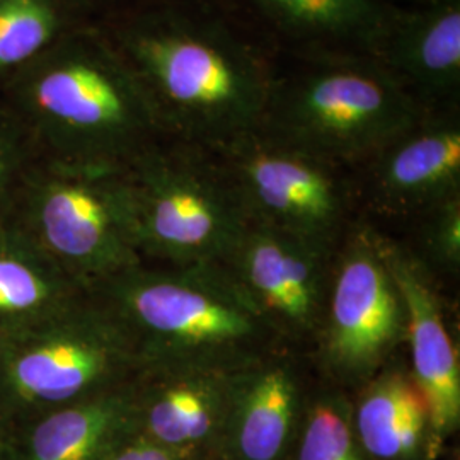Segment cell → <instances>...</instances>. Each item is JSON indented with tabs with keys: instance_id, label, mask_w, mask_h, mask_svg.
<instances>
[{
	"instance_id": "1",
	"label": "cell",
	"mask_w": 460,
	"mask_h": 460,
	"mask_svg": "<svg viewBox=\"0 0 460 460\" xmlns=\"http://www.w3.org/2000/svg\"><path fill=\"white\" fill-rule=\"evenodd\" d=\"M98 22L167 138L217 150L261 125L279 55L218 0H123Z\"/></svg>"
},
{
	"instance_id": "2",
	"label": "cell",
	"mask_w": 460,
	"mask_h": 460,
	"mask_svg": "<svg viewBox=\"0 0 460 460\" xmlns=\"http://www.w3.org/2000/svg\"><path fill=\"white\" fill-rule=\"evenodd\" d=\"M2 87L4 104L41 157L125 167L165 137L147 91L98 21L66 34Z\"/></svg>"
},
{
	"instance_id": "3",
	"label": "cell",
	"mask_w": 460,
	"mask_h": 460,
	"mask_svg": "<svg viewBox=\"0 0 460 460\" xmlns=\"http://www.w3.org/2000/svg\"><path fill=\"white\" fill-rule=\"evenodd\" d=\"M127 331L142 372H237L279 351V336L226 264H138L93 288Z\"/></svg>"
},
{
	"instance_id": "4",
	"label": "cell",
	"mask_w": 460,
	"mask_h": 460,
	"mask_svg": "<svg viewBox=\"0 0 460 460\" xmlns=\"http://www.w3.org/2000/svg\"><path fill=\"white\" fill-rule=\"evenodd\" d=\"M425 113L372 55H279L258 130L351 171Z\"/></svg>"
},
{
	"instance_id": "5",
	"label": "cell",
	"mask_w": 460,
	"mask_h": 460,
	"mask_svg": "<svg viewBox=\"0 0 460 460\" xmlns=\"http://www.w3.org/2000/svg\"><path fill=\"white\" fill-rule=\"evenodd\" d=\"M7 218L85 288L144 263L127 165L34 155Z\"/></svg>"
},
{
	"instance_id": "6",
	"label": "cell",
	"mask_w": 460,
	"mask_h": 460,
	"mask_svg": "<svg viewBox=\"0 0 460 460\" xmlns=\"http://www.w3.org/2000/svg\"><path fill=\"white\" fill-rule=\"evenodd\" d=\"M127 171L144 263L195 266L229 260L247 218L214 150L164 137Z\"/></svg>"
},
{
	"instance_id": "7",
	"label": "cell",
	"mask_w": 460,
	"mask_h": 460,
	"mask_svg": "<svg viewBox=\"0 0 460 460\" xmlns=\"http://www.w3.org/2000/svg\"><path fill=\"white\" fill-rule=\"evenodd\" d=\"M138 376L140 362L127 331L91 292L0 338V412L9 421L31 420Z\"/></svg>"
},
{
	"instance_id": "8",
	"label": "cell",
	"mask_w": 460,
	"mask_h": 460,
	"mask_svg": "<svg viewBox=\"0 0 460 460\" xmlns=\"http://www.w3.org/2000/svg\"><path fill=\"white\" fill-rule=\"evenodd\" d=\"M334 385L360 387L406 343V313L377 224L357 215L334 252L328 294L314 336Z\"/></svg>"
},
{
	"instance_id": "9",
	"label": "cell",
	"mask_w": 460,
	"mask_h": 460,
	"mask_svg": "<svg viewBox=\"0 0 460 460\" xmlns=\"http://www.w3.org/2000/svg\"><path fill=\"white\" fill-rule=\"evenodd\" d=\"M247 224L338 247L357 217L349 171L260 130L214 150Z\"/></svg>"
},
{
	"instance_id": "10",
	"label": "cell",
	"mask_w": 460,
	"mask_h": 460,
	"mask_svg": "<svg viewBox=\"0 0 460 460\" xmlns=\"http://www.w3.org/2000/svg\"><path fill=\"white\" fill-rule=\"evenodd\" d=\"M357 214L408 222L460 197V108L428 111L349 171Z\"/></svg>"
},
{
	"instance_id": "11",
	"label": "cell",
	"mask_w": 460,
	"mask_h": 460,
	"mask_svg": "<svg viewBox=\"0 0 460 460\" xmlns=\"http://www.w3.org/2000/svg\"><path fill=\"white\" fill-rule=\"evenodd\" d=\"M336 249L247 224L224 264L279 341H304L319 328Z\"/></svg>"
},
{
	"instance_id": "12",
	"label": "cell",
	"mask_w": 460,
	"mask_h": 460,
	"mask_svg": "<svg viewBox=\"0 0 460 460\" xmlns=\"http://www.w3.org/2000/svg\"><path fill=\"white\" fill-rule=\"evenodd\" d=\"M277 55H377L389 0H218Z\"/></svg>"
},
{
	"instance_id": "13",
	"label": "cell",
	"mask_w": 460,
	"mask_h": 460,
	"mask_svg": "<svg viewBox=\"0 0 460 460\" xmlns=\"http://www.w3.org/2000/svg\"><path fill=\"white\" fill-rule=\"evenodd\" d=\"M382 247L406 313L412 378L427 399L431 437L452 433L460 421V363L445 321L433 273L410 249L382 232Z\"/></svg>"
},
{
	"instance_id": "14",
	"label": "cell",
	"mask_w": 460,
	"mask_h": 460,
	"mask_svg": "<svg viewBox=\"0 0 460 460\" xmlns=\"http://www.w3.org/2000/svg\"><path fill=\"white\" fill-rule=\"evenodd\" d=\"M376 58L425 111L460 108V0L397 5Z\"/></svg>"
},
{
	"instance_id": "15",
	"label": "cell",
	"mask_w": 460,
	"mask_h": 460,
	"mask_svg": "<svg viewBox=\"0 0 460 460\" xmlns=\"http://www.w3.org/2000/svg\"><path fill=\"white\" fill-rule=\"evenodd\" d=\"M234 372L180 368L135 378L137 435L190 454L220 431Z\"/></svg>"
},
{
	"instance_id": "16",
	"label": "cell",
	"mask_w": 460,
	"mask_h": 460,
	"mask_svg": "<svg viewBox=\"0 0 460 460\" xmlns=\"http://www.w3.org/2000/svg\"><path fill=\"white\" fill-rule=\"evenodd\" d=\"M302 408L296 365L281 351L234 372L222 423L239 460H279L292 440Z\"/></svg>"
},
{
	"instance_id": "17",
	"label": "cell",
	"mask_w": 460,
	"mask_h": 460,
	"mask_svg": "<svg viewBox=\"0 0 460 460\" xmlns=\"http://www.w3.org/2000/svg\"><path fill=\"white\" fill-rule=\"evenodd\" d=\"M14 460H104L137 435L135 380L26 420Z\"/></svg>"
},
{
	"instance_id": "18",
	"label": "cell",
	"mask_w": 460,
	"mask_h": 460,
	"mask_svg": "<svg viewBox=\"0 0 460 460\" xmlns=\"http://www.w3.org/2000/svg\"><path fill=\"white\" fill-rule=\"evenodd\" d=\"M351 427L363 452L377 460H412L431 435L427 399L406 363L394 357L360 385Z\"/></svg>"
},
{
	"instance_id": "19",
	"label": "cell",
	"mask_w": 460,
	"mask_h": 460,
	"mask_svg": "<svg viewBox=\"0 0 460 460\" xmlns=\"http://www.w3.org/2000/svg\"><path fill=\"white\" fill-rule=\"evenodd\" d=\"M87 292L11 218L0 222V338L60 313Z\"/></svg>"
},
{
	"instance_id": "20",
	"label": "cell",
	"mask_w": 460,
	"mask_h": 460,
	"mask_svg": "<svg viewBox=\"0 0 460 460\" xmlns=\"http://www.w3.org/2000/svg\"><path fill=\"white\" fill-rule=\"evenodd\" d=\"M98 17L93 0H0V84Z\"/></svg>"
},
{
	"instance_id": "21",
	"label": "cell",
	"mask_w": 460,
	"mask_h": 460,
	"mask_svg": "<svg viewBox=\"0 0 460 460\" xmlns=\"http://www.w3.org/2000/svg\"><path fill=\"white\" fill-rule=\"evenodd\" d=\"M351 427V402L341 393L311 401L298 440L296 460H362Z\"/></svg>"
},
{
	"instance_id": "22",
	"label": "cell",
	"mask_w": 460,
	"mask_h": 460,
	"mask_svg": "<svg viewBox=\"0 0 460 460\" xmlns=\"http://www.w3.org/2000/svg\"><path fill=\"white\" fill-rule=\"evenodd\" d=\"M418 251L428 271L457 275L460 266V197L450 198L411 222Z\"/></svg>"
},
{
	"instance_id": "23",
	"label": "cell",
	"mask_w": 460,
	"mask_h": 460,
	"mask_svg": "<svg viewBox=\"0 0 460 460\" xmlns=\"http://www.w3.org/2000/svg\"><path fill=\"white\" fill-rule=\"evenodd\" d=\"M34 155L28 133L0 101V222L7 218L17 186Z\"/></svg>"
},
{
	"instance_id": "24",
	"label": "cell",
	"mask_w": 460,
	"mask_h": 460,
	"mask_svg": "<svg viewBox=\"0 0 460 460\" xmlns=\"http://www.w3.org/2000/svg\"><path fill=\"white\" fill-rule=\"evenodd\" d=\"M188 454L165 448L135 435L104 460H186Z\"/></svg>"
},
{
	"instance_id": "25",
	"label": "cell",
	"mask_w": 460,
	"mask_h": 460,
	"mask_svg": "<svg viewBox=\"0 0 460 460\" xmlns=\"http://www.w3.org/2000/svg\"><path fill=\"white\" fill-rule=\"evenodd\" d=\"M9 423L11 421L0 412V460H14V448L7 433Z\"/></svg>"
},
{
	"instance_id": "26",
	"label": "cell",
	"mask_w": 460,
	"mask_h": 460,
	"mask_svg": "<svg viewBox=\"0 0 460 460\" xmlns=\"http://www.w3.org/2000/svg\"><path fill=\"white\" fill-rule=\"evenodd\" d=\"M93 2L98 5L99 14H101L102 11L113 7L115 4H119V2H123V0H93Z\"/></svg>"
},
{
	"instance_id": "27",
	"label": "cell",
	"mask_w": 460,
	"mask_h": 460,
	"mask_svg": "<svg viewBox=\"0 0 460 460\" xmlns=\"http://www.w3.org/2000/svg\"><path fill=\"white\" fill-rule=\"evenodd\" d=\"M389 2H393L395 5H406V4H412L416 0H389Z\"/></svg>"
}]
</instances>
